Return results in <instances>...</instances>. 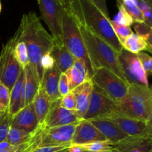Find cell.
Wrapping results in <instances>:
<instances>
[{"label":"cell","mask_w":152,"mask_h":152,"mask_svg":"<svg viewBox=\"0 0 152 152\" xmlns=\"http://www.w3.org/2000/svg\"><path fill=\"white\" fill-rule=\"evenodd\" d=\"M114 113L120 114L117 104L93 84L90 102L83 120L103 119Z\"/></svg>","instance_id":"8"},{"label":"cell","mask_w":152,"mask_h":152,"mask_svg":"<svg viewBox=\"0 0 152 152\" xmlns=\"http://www.w3.org/2000/svg\"><path fill=\"white\" fill-rule=\"evenodd\" d=\"M138 7L142 12L144 18V22L146 25L152 26V8L151 4L146 2L144 0H137Z\"/></svg>","instance_id":"35"},{"label":"cell","mask_w":152,"mask_h":152,"mask_svg":"<svg viewBox=\"0 0 152 152\" xmlns=\"http://www.w3.org/2000/svg\"><path fill=\"white\" fill-rule=\"evenodd\" d=\"M62 38L63 44L73 56L76 59H80L84 62L89 78L91 79L94 74L93 67L77 21L69 7L65 8L62 18Z\"/></svg>","instance_id":"5"},{"label":"cell","mask_w":152,"mask_h":152,"mask_svg":"<svg viewBox=\"0 0 152 152\" xmlns=\"http://www.w3.org/2000/svg\"><path fill=\"white\" fill-rule=\"evenodd\" d=\"M69 8L77 22L108 42L117 53L123 48L116 37L111 19L91 0H69Z\"/></svg>","instance_id":"2"},{"label":"cell","mask_w":152,"mask_h":152,"mask_svg":"<svg viewBox=\"0 0 152 152\" xmlns=\"http://www.w3.org/2000/svg\"><path fill=\"white\" fill-rule=\"evenodd\" d=\"M50 54L53 56L55 64L61 73H65L68 71L72 66L76 59L65 47L63 42H53Z\"/></svg>","instance_id":"21"},{"label":"cell","mask_w":152,"mask_h":152,"mask_svg":"<svg viewBox=\"0 0 152 152\" xmlns=\"http://www.w3.org/2000/svg\"><path fill=\"white\" fill-rule=\"evenodd\" d=\"M10 126L29 133L38 128V121L33 102L22 108L11 117Z\"/></svg>","instance_id":"15"},{"label":"cell","mask_w":152,"mask_h":152,"mask_svg":"<svg viewBox=\"0 0 152 152\" xmlns=\"http://www.w3.org/2000/svg\"><path fill=\"white\" fill-rule=\"evenodd\" d=\"M70 145H60V146H44L38 147L31 152H60L68 149Z\"/></svg>","instance_id":"41"},{"label":"cell","mask_w":152,"mask_h":152,"mask_svg":"<svg viewBox=\"0 0 152 152\" xmlns=\"http://www.w3.org/2000/svg\"><path fill=\"white\" fill-rule=\"evenodd\" d=\"M122 46L125 50L134 54H137L138 53L142 51L151 52V50L148 48L146 42L134 33H132L126 39Z\"/></svg>","instance_id":"26"},{"label":"cell","mask_w":152,"mask_h":152,"mask_svg":"<svg viewBox=\"0 0 152 152\" xmlns=\"http://www.w3.org/2000/svg\"><path fill=\"white\" fill-rule=\"evenodd\" d=\"M45 129L38 126L33 137L28 142L20 145H10L5 148H0V152H31L38 148L40 143V139L42 132Z\"/></svg>","instance_id":"25"},{"label":"cell","mask_w":152,"mask_h":152,"mask_svg":"<svg viewBox=\"0 0 152 152\" xmlns=\"http://www.w3.org/2000/svg\"><path fill=\"white\" fill-rule=\"evenodd\" d=\"M117 125L126 135L132 137L152 138L151 123L132 118L125 114L114 113L103 118Z\"/></svg>","instance_id":"11"},{"label":"cell","mask_w":152,"mask_h":152,"mask_svg":"<svg viewBox=\"0 0 152 152\" xmlns=\"http://www.w3.org/2000/svg\"><path fill=\"white\" fill-rule=\"evenodd\" d=\"M62 74L58 67L55 64L50 70L44 71L41 86L48 96L51 102H54L61 99L58 90V84L60 74Z\"/></svg>","instance_id":"19"},{"label":"cell","mask_w":152,"mask_h":152,"mask_svg":"<svg viewBox=\"0 0 152 152\" xmlns=\"http://www.w3.org/2000/svg\"><path fill=\"white\" fill-rule=\"evenodd\" d=\"M138 59L140 62L141 65L147 76L149 77L152 74V58L149 54L142 51L137 54Z\"/></svg>","instance_id":"37"},{"label":"cell","mask_w":152,"mask_h":152,"mask_svg":"<svg viewBox=\"0 0 152 152\" xmlns=\"http://www.w3.org/2000/svg\"><path fill=\"white\" fill-rule=\"evenodd\" d=\"M41 16L48 27L54 41L62 42V23L66 7L59 0H37Z\"/></svg>","instance_id":"7"},{"label":"cell","mask_w":152,"mask_h":152,"mask_svg":"<svg viewBox=\"0 0 152 152\" xmlns=\"http://www.w3.org/2000/svg\"><path fill=\"white\" fill-rule=\"evenodd\" d=\"M77 23L91 59L93 71L98 68H105L127 82L119 62L118 53L116 50L105 40L92 33L78 22Z\"/></svg>","instance_id":"3"},{"label":"cell","mask_w":152,"mask_h":152,"mask_svg":"<svg viewBox=\"0 0 152 152\" xmlns=\"http://www.w3.org/2000/svg\"><path fill=\"white\" fill-rule=\"evenodd\" d=\"M1 2H0V13H1Z\"/></svg>","instance_id":"45"},{"label":"cell","mask_w":152,"mask_h":152,"mask_svg":"<svg viewBox=\"0 0 152 152\" xmlns=\"http://www.w3.org/2000/svg\"><path fill=\"white\" fill-rule=\"evenodd\" d=\"M91 80L117 104L126 96L130 85L105 68H96Z\"/></svg>","instance_id":"6"},{"label":"cell","mask_w":152,"mask_h":152,"mask_svg":"<svg viewBox=\"0 0 152 152\" xmlns=\"http://www.w3.org/2000/svg\"><path fill=\"white\" fill-rule=\"evenodd\" d=\"M80 152H91V151H84V150L81 149V151H80Z\"/></svg>","instance_id":"46"},{"label":"cell","mask_w":152,"mask_h":152,"mask_svg":"<svg viewBox=\"0 0 152 152\" xmlns=\"http://www.w3.org/2000/svg\"><path fill=\"white\" fill-rule=\"evenodd\" d=\"M88 121L95 126L105 137V139L110 141L113 145L124 140L129 137L117 125L110 120L104 119H92Z\"/></svg>","instance_id":"17"},{"label":"cell","mask_w":152,"mask_h":152,"mask_svg":"<svg viewBox=\"0 0 152 152\" xmlns=\"http://www.w3.org/2000/svg\"><path fill=\"white\" fill-rule=\"evenodd\" d=\"M59 100L52 102L50 111L45 120L43 129H48L58 126L77 124L81 119L77 116L75 111L65 109L59 105Z\"/></svg>","instance_id":"13"},{"label":"cell","mask_w":152,"mask_h":152,"mask_svg":"<svg viewBox=\"0 0 152 152\" xmlns=\"http://www.w3.org/2000/svg\"><path fill=\"white\" fill-rule=\"evenodd\" d=\"M65 7H69V0H59Z\"/></svg>","instance_id":"43"},{"label":"cell","mask_w":152,"mask_h":152,"mask_svg":"<svg viewBox=\"0 0 152 152\" xmlns=\"http://www.w3.org/2000/svg\"><path fill=\"white\" fill-rule=\"evenodd\" d=\"M13 47L14 42L11 38L2 46L0 52V83L10 91L22 69L14 56Z\"/></svg>","instance_id":"9"},{"label":"cell","mask_w":152,"mask_h":152,"mask_svg":"<svg viewBox=\"0 0 152 152\" xmlns=\"http://www.w3.org/2000/svg\"><path fill=\"white\" fill-rule=\"evenodd\" d=\"M14 42H23L28 50L29 64L34 68L42 83L44 71L40 66L43 55L49 53L53 45V38L45 29L35 12L31 11L22 16L20 25L12 37Z\"/></svg>","instance_id":"1"},{"label":"cell","mask_w":152,"mask_h":152,"mask_svg":"<svg viewBox=\"0 0 152 152\" xmlns=\"http://www.w3.org/2000/svg\"><path fill=\"white\" fill-rule=\"evenodd\" d=\"M92 89H93V83L91 80H88L71 91L75 98V112L81 120H83L87 111Z\"/></svg>","instance_id":"18"},{"label":"cell","mask_w":152,"mask_h":152,"mask_svg":"<svg viewBox=\"0 0 152 152\" xmlns=\"http://www.w3.org/2000/svg\"><path fill=\"white\" fill-rule=\"evenodd\" d=\"M25 79V69H21L17 80L15 82L10 91V104L7 112L11 117L20 110L22 92Z\"/></svg>","instance_id":"24"},{"label":"cell","mask_w":152,"mask_h":152,"mask_svg":"<svg viewBox=\"0 0 152 152\" xmlns=\"http://www.w3.org/2000/svg\"><path fill=\"white\" fill-rule=\"evenodd\" d=\"M10 89L0 83V112L7 111L10 104Z\"/></svg>","instance_id":"36"},{"label":"cell","mask_w":152,"mask_h":152,"mask_svg":"<svg viewBox=\"0 0 152 152\" xmlns=\"http://www.w3.org/2000/svg\"><path fill=\"white\" fill-rule=\"evenodd\" d=\"M134 28L135 34L137 36L140 37L146 42L148 48L151 50V35H152V28L149 25H146L145 22L138 23V22H134Z\"/></svg>","instance_id":"31"},{"label":"cell","mask_w":152,"mask_h":152,"mask_svg":"<svg viewBox=\"0 0 152 152\" xmlns=\"http://www.w3.org/2000/svg\"><path fill=\"white\" fill-rule=\"evenodd\" d=\"M60 152H68V149H67V150H65V151H60Z\"/></svg>","instance_id":"47"},{"label":"cell","mask_w":152,"mask_h":152,"mask_svg":"<svg viewBox=\"0 0 152 152\" xmlns=\"http://www.w3.org/2000/svg\"><path fill=\"white\" fill-rule=\"evenodd\" d=\"M80 147L81 149L84 151L91 152H114V145L110 141L102 140L96 141V142H91V143L85 144L81 145H76Z\"/></svg>","instance_id":"28"},{"label":"cell","mask_w":152,"mask_h":152,"mask_svg":"<svg viewBox=\"0 0 152 152\" xmlns=\"http://www.w3.org/2000/svg\"><path fill=\"white\" fill-rule=\"evenodd\" d=\"M65 74L68 79L71 91L77 86L91 80L86 65L80 59H75L72 66L65 71Z\"/></svg>","instance_id":"23"},{"label":"cell","mask_w":152,"mask_h":152,"mask_svg":"<svg viewBox=\"0 0 152 152\" xmlns=\"http://www.w3.org/2000/svg\"><path fill=\"white\" fill-rule=\"evenodd\" d=\"M120 114L151 123L152 91L149 86L130 84L126 96L117 103Z\"/></svg>","instance_id":"4"},{"label":"cell","mask_w":152,"mask_h":152,"mask_svg":"<svg viewBox=\"0 0 152 152\" xmlns=\"http://www.w3.org/2000/svg\"><path fill=\"white\" fill-rule=\"evenodd\" d=\"M59 105L65 109L70 110V111H75V98H74L72 92L70 91L66 95L61 97L60 100H59Z\"/></svg>","instance_id":"38"},{"label":"cell","mask_w":152,"mask_h":152,"mask_svg":"<svg viewBox=\"0 0 152 152\" xmlns=\"http://www.w3.org/2000/svg\"><path fill=\"white\" fill-rule=\"evenodd\" d=\"M13 53L21 68L22 69L26 68L27 65L29 64V58L26 45L23 42H14Z\"/></svg>","instance_id":"29"},{"label":"cell","mask_w":152,"mask_h":152,"mask_svg":"<svg viewBox=\"0 0 152 152\" xmlns=\"http://www.w3.org/2000/svg\"><path fill=\"white\" fill-rule=\"evenodd\" d=\"M122 4L129 13L134 22L142 23L144 22L143 15L138 7L137 0H120Z\"/></svg>","instance_id":"30"},{"label":"cell","mask_w":152,"mask_h":152,"mask_svg":"<svg viewBox=\"0 0 152 152\" xmlns=\"http://www.w3.org/2000/svg\"><path fill=\"white\" fill-rule=\"evenodd\" d=\"M25 69V79H24L23 88L22 92L20 109L31 103L34 101L41 83L36 74L34 68L29 65H27Z\"/></svg>","instance_id":"16"},{"label":"cell","mask_w":152,"mask_h":152,"mask_svg":"<svg viewBox=\"0 0 152 152\" xmlns=\"http://www.w3.org/2000/svg\"><path fill=\"white\" fill-rule=\"evenodd\" d=\"M117 7H118V13L117 16H115L114 19L113 21L115 22L116 23L119 24V25H124V26H129L132 25L134 24V20L132 18V16L129 15V13L126 11V9L122 4L120 0H117Z\"/></svg>","instance_id":"32"},{"label":"cell","mask_w":152,"mask_h":152,"mask_svg":"<svg viewBox=\"0 0 152 152\" xmlns=\"http://www.w3.org/2000/svg\"><path fill=\"white\" fill-rule=\"evenodd\" d=\"M98 8L99 9L101 12L103 13L105 16L109 18V13H108V7L106 4V0H91Z\"/></svg>","instance_id":"42"},{"label":"cell","mask_w":152,"mask_h":152,"mask_svg":"<svg viewBox=\"0 0 152 152\" xmlns=\"http://www.w3.org/2000/svg\"><path fill=\"white\" fill-rule=\"evenodd\" d=\"M33 104H34V111H35L37 121H38V126L43 129L45 120L50 111L52 102L41 85L34 97Z\"/></svg>","instance_id":"22"},{"label":"cell","mask_w":152,"mask_h":152,"mask_svg":"<svg viewBox=\"0 0 152 152\" xmlns=\"http://www.w3.org/2000/svg\"><path fill=\"white\" fill-rule=\"evenodd\" d=\"M36 130L34 132H27L25 131L19 130L10 126L7 133L6 142L12 145H20V144L25 143L28 142L35 134Z\"/></svg>","instance_id":"27"},{"label":"cell","mask_w":152,"mask_h":152,"mask_svg":"<svg viewBox=\"0 0 152 152\" xmlns=\"http://www.w3.org/2000/svg\"><path fill=\"white\" fill-rule=\"evenodd\" d=\"M118 59L128 83L149 86L148 77L144 71L137 54L130 53L123 48L118 53Z\"/></svg>","instance_id":"10"},{"label":"cell","mask_w":152,"mask_h":152,"mask_svg":"<svg viewBox=\"0 0 152 152\" xmlns=\"http://www.w3.org/2000/svg\"><path fill=\"white\" fill-rule=\"evenodd\" d=\"M11 117L7 111L0 112V142L6 141L7 133L10 127Z\"/></svg>","instance_id":"34"},{"label":"cell","mask_w":152,"mask_h":152,"mask_svg":"<svg viewBox=\"0 0 152 152\" xmlns=\"http://www.w3.org/2000/svg\"><path fill=\"white\" fill-rule=\"evenodd\" d=\"M58 90H59V93L61 97L66 95L67 94H68L71 91H70L68 79H67V77L65 73H62L60 74V77H59V84H58Z\"/></svg>","instance_id":"39"},{"label":"cell","mask_w":152,"mask_h":152,"mask_svg":"<svg viewBox=\"0 0 152 152\" xmlns=\"http://www.w3.org/2000/svg\"><path fill=\"white\" fill-rule=\"evenodd\" d=\"M113 145L114 152H152V138L128 137Z\"/></svg>","instance_id":"20"},{"label":"cell","mask_w":152,"mask_h":152,"mask_svg":"<svg viewBox=\"0 0 152 152\" xmlns=\"http://www.w3.org/2000/svg\"><path fill=\"white\" fill-rule=\"evenodd\" d=\"M145 1H146V2H148L149 4H152V0H144Z\"/></svg>","instance_id":"44"},{"label":"cell","mask_w":152,"mask_h":152,"mask_svg":"<svg viewBox=\"0 0 152 152\" xmlns=\"http://www.w3.org/2000/svg\"><path fill=\"white\" fill-rule=\"evenodd\" d=\"M105 138L89 121L81 120L77 124L71 145H81L96 141L105 140Z\"/></svg>","instance_id":"14"},{"label":"cell","mask_w":152,"mask_h":152,"mask_svg":"<svg viewBox=\"0 0 152 152\" xmlns=\"http://www.w3.org/2000/svg\"><path fill=\"white\" fill-rule=\"evenodd\" d=\"M77 124L58 126L45 129L42 132L39 147L70 145Z\"/></svg>","instance_id":"12"},{"label":"cell","mask_w":152,"mask_h":152,"mask_svg":"<svg viewBox=\"0 0 152 152\" xmlns=\"http://www.w3.org/2000/svg\"><path fill=\"white\" fill-rule=\"evenodd\" d=\"M54 65L55 61L54 59H53V56L50 54V52L43 55L41 60H40V66H41L43 71L51 69Z\"/></svg>","instance_id":"40"},{"label":"cell","mask_w":152,"mask_h":152,"mask_svg":"<svg viewBox=\"0 0 152 152\" xmlns=\"http://www.w3.org/2000/svg\"><path fill=\"white\" fill-rule=\"evenodd\" d=\"M111 24L116 37L118 39L120 44L123 45L126 39L133 33L132 28L129 26H124V25H119V24L116 23L113 20H111Z\"/></svg>","instance_id":"33"}]
</instances>
